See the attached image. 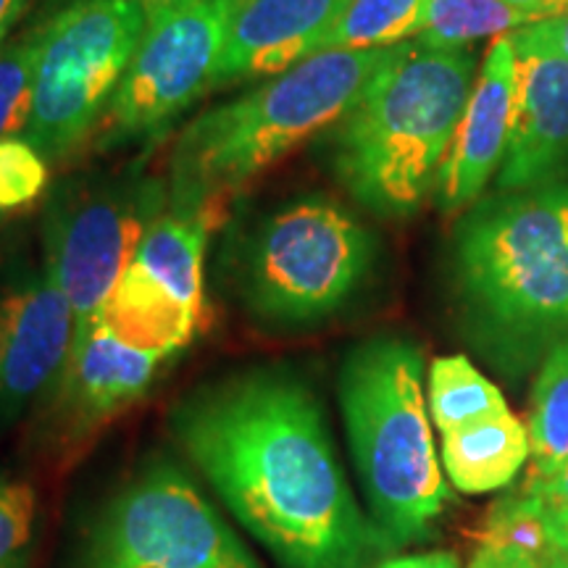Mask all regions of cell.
I'll return each mask as SVG.
<instances>
[{
	"label": "cell",
	"instance_id": "1",
	"mask_svg": "<svg viewBox=\"0 0 568 568\" xmlns=\"http://www.w3.org/2000/svg\"><path fill=\"white\" fill-rule=\"evenodd\" d=\"M172 429L282 568H364L393 548L355 506L318 397L287 368L197 389L174 410Z\"/></svg>",
	"mask_w": 568,
	"mask_h": 568
},
{
	"label": "cell",
	"instance_id": "2",
	"mask_svg": "<svg viewBox=\"0 0 568 568\" xmlns=\"http://www.w3.org/2000/svg\"><path fill=\"white\" fill-rule=\"evenodd\" d=\"M466 48L397 42L353 109L337 122L335 172L351 195L382 216H410L437 190L474 88Z\"/></svg>",
	"mask_w": 568,
	"mask_h": 568
},
{
	"label": "cell",
	"instance_id": "3",
	"mask_svg": "<svg viewBox=\"0 0 568 568\" xmlns=\"http://www.w3.org/2000/svg\"><path fill=\"white\" fill-rule=\"evenodd\" d=\"M387 55L389 48L316 53L201 113L176 138L169 209L226 205L276 161L335 126Z\"/></svg>",
	"mask_w": 568,
	"mask_h": 568
},
{
	"label": "cell",
	"instance_id": "4",
	"mask_svg": "<svg viewBox=\"0 0 568 568\" xmlns=\"http://www.w3.org/2000/svg\"><path fill=\"white\" fill-rule=\"evenodd\" d=\"M339 406L376 527L389 545L424 537L450 493L432 437L422 351L400 337L355 347L339 374Z\"/></svg>",
	"mask_w": 568,
	"mask_h": 568
},
{
	"label": "cell",
	"instance_id": "5",
	"mask_svg": "<svg viewBox=\"0 0 568 568\" xmlns=\"http://www.w3.org/2000/svg\"><path fill=\"white\" fill-rule=\"evenodd\" d=\"M460 293L503 332L568 326V187L477 205L456 237Z\"/></svg>",
	"mask_w": 568,
	"mask_h": 568
},
{
	"label": "cell",
	"instance_id": "6",
	"mask_svg": "<svg viewBox=\"0 0 568 568\" xmlns=\"http://www.w3.org/2000/svg\"><path fill=\"white\" fill-rule=\"evenodd\" d=\"M145 24L140 0H77L40 27L24 138L48 161L77 153L103 124Z\"/></svg>",
	"mask_w": 568,
	"mask_h": 568
},
{
	"label": "cell",
	"instance_id": "7",
	"mask_svg": "<svg viewBox=\"0 0 568 568\" xmlns=\"http://www.w3.org/2000/svg\"><path fill=\"white\" fill-rule=\"evenodd\" d=\"M372 264V237L322 195L284 205L253 237L245 295L258 316L305 324L337 311Z\"/></svg>",
	"mask_w": 568,
	"mask_h": 568
},
{
	"label": "cell",
	"instance_id": "8",
	"mask_svg": "<svg viewBox=\"0 0 568 568\" xmlns=\"http://www.w3.org/2000/svg\"><path fill=\"white\" fill-rule=\"evenodd\" d=\"M80 568H261L187 474L153 464L119 489L84 539Z\"/></svg>",
	"mask_w": 568,
	"mask_h": 568
},
{
	"label": "cell",
	"instance_id": "9",
	"mask_svg": "<svg viewBox=\"0 0 568 568\" xmlns=\"http://www.w3.org/2000/svg\"><path fill=\"white\" fill-rule=\"evenodd\" d=\"M166 205V182L140 172L67 184L53 195L42 266L69 297L77 326L95 318Z\"/></svg>",
	"mask_w": 568,
	"mask_h": 568
},
{
	"label": "cell",
	"instance_id": "10",
	"mask_svg": "<svg viewBox=\"0 0 568 568\" xmlns=\"http://www.w3.org/2000/svg\"><path fill=\"white\" fill-rule=\"evenodd\" d=\"M237 0H182L148 9V24L103 119L105 142L151 138L176 113L216 88Z\"/></svg>",
	"mask_w": 568,
	"mask_h": 568
},
{
	"label": "cell",
	"instance_id": "11",
	"mask_svg": "<svg viewBox=\"0 0 568 568\" xmlns=\"http://www.w3.org/2000/svg\"><path fill=\"white\" fill-rule=\"evenodd\" d=\"M166 358L111 335L98 318L77 326L61 374L40 397L42 432L55 450L80 453L151 389Z\"/></svg>",
	"mask_w": 568,
	"mask_h": 568
},
{
	"label": "cell",
	"instance_id": "12",
	"mask_svg": "<svg viewBox=\"0 0 568 568\" xmlns=\"http://www.w3.org/2000/svg\"><path fill=\"white\" fill-rule=\"evenodd\" d=\"M74 335V308L45 266L0 290V424L48 393Z\"/></svg>",
	"mask_w": 568,
	"mask_h": 568
},
{
	"label": "cell",
	"instance_id": "13",
	"mask_svg": "<svg viewBox=\"0 0 568 568\" xmlns=\"http://www.w3.org/2000/svg\"><path fill=\"white\" fill-rule=\"evenodd\" d=\"M516 48V109L500 184L506 193L545 187L568 166V61L531 27L510 34Z\"/></svg>",
	"mask_w": 568,
	"mask_h": 568
},
{
	"label": "cell",
	"instance_id": "14",
	"mask_svg": "<svg viewBox=\"0 0 568 568\" xmlns=\"http://www.w3.org/2000/svg\"><path fill=\"white\" fill-rule=\"evenodd\" d=\"M516 109V48L510 34L489 42L474 80L456 138L437 180L445 211H460L479 197L508 153Z\"/></svg>",
	"mask_w": 568,
	"mask_h": 568
},
{
	"label": "cell",
	"instance_id": "15",
	"mask_svg": "<svg viewBox=\"0 0 568 568\" xmlns=\"http://www.w3.org/2000/svg\"><path fill=\"white\" fill-rule=\"evenodd\" d=\"M351 0H237L216 69L224 82L274 77L318 53Z\"/></svg>",
	"mask_w": 568,
	"mask_h": 568
},
{
	"label": "cell",
	"instance_id": "16",
	"mask_svg": "<svg viewBox=\"0 0 568 568\" xmlns=\"http://www.w3.org/2000/svg\"><path fill=\"white\" fill-rule=\"evenodd\" d=\"M113 337L142 353L172 361L193 343L203 318L169 295L142 268L130 266L95 314Z\"/></svg>",
	"mask_w": 568,
	"mask_h": 568
},
{
	"label": "cell",
	"instance_id": "17",
	"mask_svg": "<svg viewBox=\"0 0 568 568\" xmlns=\"http://www.w3.org/2000/svg\"><path fill=\"white\" fill-rule=\"evenodd\" d=\"M222 222V203H209L203 209H166L145 234L132 264L203 318V258L209 237Z\"/></svg>",
	"mask_w": 568,
	"mask_h": 568
},
{
	"label": "cell",
	"instance_id": "18",
	"mask_svg": "<svg viewBox=\"0 0 568 568\" xmlns=\"http://www.w3.org/2000/svg\"><path fill=\"white\" fill-rule=\"evenodd\" d=\"M529 460V432L518 416L479 418L443 435V466L460 493H493L514 481Z\"/></svg>",
	"mask_w": 568,
	"mask_h": 568
},
{
	"label": "cell",
	"instance_id": "19",
	"mask_svg": "<svg viewBox=\"0 0 568 568\" xmlns=\"http://www.w3.org/2000/svg\"><path fill=\"white\" fill-rule=\"evenodd\" d=\"M527 432L531 464L524 485H539L568 464V335L556 343L537 376Z\"/></svg>",
	"mask_w": 568,
	"mask_h": 568
},
{
	"label": "cell",
	"instance_id": "20",
	"mask_svg": "<svg viewBox=\"0 0 568 568\" xmlns=\"http://www.w3.org/2000/svg\"><path fill=\"white\" fill-rule=\"evenodd\" d=\"M537 24V17L508 0H426L414 40L426 48H466L477 40L503 38Z\"/></svg>",
	"mask_w": 568,
	"mask_h": 568
},
{
	"label": "cell",
	"instance_id": "21",
	"mask_svg": "<svg viewBox=\"0 0 568 568\" xmlns=\"http://www.w3.org/2000/svg\"><path fill=\"white\" fill-rule=\"evenodd\" d=\"M426 408H429L432 424L443 435L479 418L510 410L500 389L477 372L466 355H443L429 366Z\"/></svg>",
	"mask_w": 568,
	"mask_h": 568
},
{
	"label": "cell",
	"instance_id": "22",
	"mask_svg": "<svg viewBox=\"0 0 568 568\" xmlns=\"http://www.w3.org/2000/svg\"><path fill=\"white\" fill-rule=\"evenodd\" d=\"M426 0H351V6L322 40L324 51H368L414 40Z\"/></svg>",
	"mask_w": 568,
	"mask_h": 568
},
{
	"label": "cell",
	"instance_id": "23",
	"mask_svg": "<svg viewBox=\"0 0 568 568\" xmlns=\"http://www.w3.org/2000/svg\"><path fill=\"white\" fill-rule=\"evenodd\" d=\"M479 545L516 552L537 568H566L550 535L548 510L524 489L489 508L479 529Z\"/></svg>",
	"mask_w": 568,
	"mask_h": 568
},
{
	"label": "cell",
	"instance_id": "24",
	"mask_svg": "<svg viewBox=\"0 0 568 568\" xmlns=\"http://www.w3.org/2000/svg\"><path fill=\"white\" fill-rule=\"evenodd\" d=\"M38 55L40 27L19 42L0 45V140L19 138L21 132H27Z\"/></svg>",
	"mask_w": 568,
	"mask_h": 568
},
{
	"label": "cell",
	"instance_id": "25",
	"mask_svg": "<svg viewBox=\"0 0 568 568\" xmlns=\"http://www.w3.org/2000/svg\"><path fill=\"white\" fill-rule=\"evenodd\" d=\"M38 527V493L30 481L0 477V568H27Z\"/></svg>",
	"mask_w": 568,
	"mask_h": 568
},
{
	"label": "cell",
	"instance_id": "26",
	"mask_svg": "<svg viewBox=\"0 0 568 568\" xmlns=\"http://www.w3.org/2000/svg\"><path fill=\"white\" fill-rule=\"evenodd\" d=\"M48 187V159L27 138L0 140V213L32 205Z\"/></svg>",
	"mask_w": 568,
	"mask_h": 568
},
{
	"label": "cell",
	"instance_id": "27",
	"mask_svg": "<svg viewBox=\"0 0 568 568\" xmlns=\"http://www.w3.org/2000/svg\"><path fill=\"white\" fill-rule=\"evenodd\" d=\"M524 493L535 497L545 510L568 508V464L560 468L556 477L539 481V485H524Z\"/></svg>",
	"mask_w": 568,
	"mask_h": 568
},
{
	"label": "cell",
	"instance_id": "28",
	"mask_svg": "<svg viewBox=\"0 0 568 568\" xmlns=\"http://www.w3.org/2000/svg\"><path fill=\"white\" fill-rule=\"evenodd\" d=\"M531 30H535L537 38H542L550 48H556V51L568 61V13L537 21V24H531Z\"/></svg>",
	"mask_w": 568,
	"mask_h": 568
},
{
	"label": "cell",
	"instance_id": "29",
	"mask_svg": "<svg viewBox=\"0 0 568 568\" xmlns=\"http://www.w3.org/2000/svg\"><path fill=\"white\" fill-rule=\"evenodd\" d=\"M468 568H537L535 564H529L527 558L516 556V552L508 550H495V548H481L477 550V556L471 558Z\"/></svg>",
	"mask_w": 568,
	"mask_h": 568
},
{
	"label": "cell",
	"instance_id": "30",
	"mask_svg": "<svg viewBox=\"0 0 568 568\" xmlns=\"http://www.w3.org/2000/svg\"><path fill=\"white\" fill-rule=\"evenodd\" d=\"M379 568H460V564L453 552H424V556L385 560Z\"/></svg>",
	"mask_w": 568,
	"mask_h": 568
},
{
	"label": "cell",
	"instance_id": "31",
	"mask_svg": "<svg viewBox=\"0 0 568 568\" xmlns=\"http://www.w3.org/2000/svg\"><path fill=\"white\" fill-rule=\"evenodd\" d=\"M508 3L531 13V17H537V21L568 13V0H508Z\"/></svg>",
	"mask_w": 568,
	"mask_h": 568
},
{
	"label": "cell",
	"instance_id": "32",
	"mask_svg": "<svg viewBox=\"0 0 568 568\" xmlns=\"http://www.w3.org/2000/svg\"><path fill=\"white\" fill-rule=\"evenodd\" d=\"M548 524H550V535L558 545L560 558H564V566L568 568V508L548 510Z\"/></svg>",
	"mask_w": 568,
	"mask_h": 568
},
{
	"label": "cell",
	"instance_id": "33",
	"mask_svg": "<svg viewBox=\"0 0 568 568\" xmlns=\"http://www.w3.org/2000/svg\"><path fill=\"white\" fill-rule=\"evenodd\" d=\"M30 0H0V45H3L6 34L17 24L21 13L27 11Z\"/></svg>",
	"mask_w": 568,
	"mask_h": 568
},
{
	"label": "cell",
	"instance_id": "34",
	"mask_svg": "<svg viewBox=\"0 0 568 568\" xmlns=\"http://www.w3.org/2000/svg\"><path fill=\"white\" fill-rule=\"evenodd\" d=\"M145 9H161V6H174V3H182V0H140Z\"/></svg>",
	"mask_w": 568,
	"mask_h": 568
},
{
	"label": "cell",
	"instance_id": "35",
	"mask_svg": "<svg viewBox=\"0 0 568 568\" xmlns=\"http://www.w3.org/2000/svg\"><path fill=\"white\" fill-rule=\"evenodd\" d=\"M0 216H3V213H0Z\"/></svg>",
	"mask_w": 568,
	"mask_h": 568
}]
</instances>
